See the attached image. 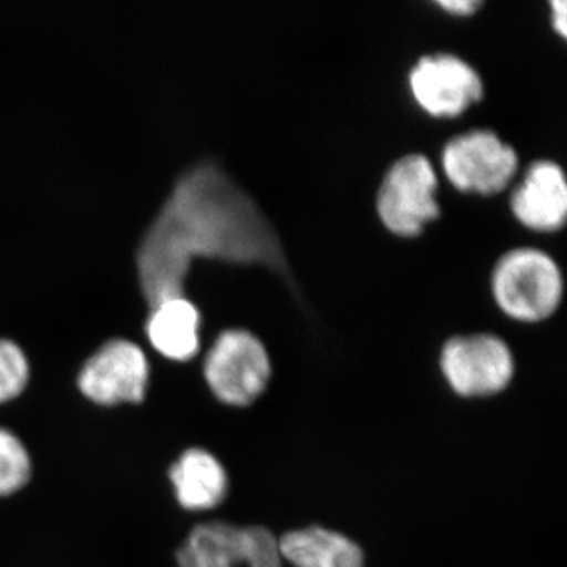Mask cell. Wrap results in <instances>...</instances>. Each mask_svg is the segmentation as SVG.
I'll return each mask as SVG.
<instances>
[{
	"instance_id": "10",
	"label": "cell",
	"mask_w": 567,
	"mask_h": 567,
	"mask_svg": "<svg viewBox=\"0 0 567 567\" xmlns=\"http://www.w3.org/2000/svg\"><path fill=\"white\" fill-rule=\"evenodd\" d=\"M509 212L522 227L536 234H555L567 221V178L554 159L528 164L509 197Z\"/></svg>"
},
{
	"instance_id": "8",
	"label": "cell",
	"mask_w": 567,
	"mask_h": 567,
	"mask_svg": "<svg viewBox=\"0 0 567 567\" xmlns=\"http://www.w3.org/2000/svg\"><path fill=\"white\" fill-rule=\"evenodd\" d=\"M442 371L447 383L465 398L505 390L514 375V358L498 336H454L442 349Z\"/></svg>"
},
{
	"instance_id": "4",
	"label": "cell",
	"mask_w": 567,
	"mask_h": 567,
	"mask_svg": "<svg viewBox=\"0 0 567 567\" xmlns=\"http://www.w3.org/2000/svg\"><path fill=\"white\" fill-rule=\"evenodd\" d=\"M443 175L457 193L494 197L516 181L520 158L494 130L476 128L451 137L440 156Z\"/></svg>"
},
{
	"instance_id": "2",
	"label": "cell",
	"mask_w": 567,
	"mask_h": 567,
	"mask_svg": "<svg viewBox=\"0 0 567 567\" xmlns=\"http://www.w3.org/2000/svg\"><path fill=\"white\" fill-rule=\"evenodd\" d=\"M491 292L503 315L522 323H539L558 311L565 276L554 256L536 246H516L496 259Z\"/></svg>"
},
{
	"instance_id": "3",
	"label": "cell",
	"mask_w": 567,
	"mask_h": 567,
	"mask_svg": "<svg viewBox=\"0 0 567 567\" xmlns=\"http://www.w3.org/2000/svg\"><path fill=\"white\" fill-rule=\"evenodd\" d=\"M439 173L424 153H405L390 164L375 194V213L388 234L413 240L442 218Z\"/></svg>"
},
{
	"instance_id": "14",
	"label": "cell",
	"mask_w": 567,
	"mask_h": 567,
	"mask_svg": "<svg viewBox=\"0 0 567 567\" xmlns=\"http://www.w3.org/2000/svg\"><path fill=\"white\" fill-rule=\"evenodd\" d=\"M31 477V458L17 435L0 427V496L11 495Z\"/></svg>"
},
{
	"instance_id": "5",
	"label": "cell",
	"mask_w": 567,
	"mask_h": 567,
	"mask_svg": "<svg viewBox=\"0 0 567 567\" xmlns=\"http://www.w3.org/2000/svg\"><path fill=\"white\" fill-rule=\"evenodd\" d=\"M204 375L213 394L224 404L249 405L267 388L270 357L251 331L230 328L219 333L208 350Z\"/></svg>"
},
{
	"instance_id": "7",
	"label": "cell",
	"mask_w": 567,
	"mask_h": 567,
	"mask_svg": "<svg viewBox=\"0 0 567 567\" xmlns=\"http://www.w3.org/2000/svg\"><path fill=\"white\" fill-rule=\"evenodd\" d=\"M178 567H282L268 529L210 522L197 525L177 554Z\"/></svg>"
},
{
	"instance_id": "12",
	"label": "cell",
	"mask_w": 567,
	"mask_h": 567,
	"mask_svg": "<svg viewBox=\"0 0 567 567\" xmlns=\"http://www.w3.org/2000/svg\"><path fill=\"white\" fill-rule=\"evenodd\" d=\"M178 503L188 511H208L221 505L229 488L226 470L208 451H185L169 472Z\"/></svg>"
},
{
	"instance_id": "6",
	"label": "cell",
	"mask_w": 567,
	"mask_h": 567,
	"mask_svg": "<svg viewBox=\"0 0 567 567\" xmlns=\"http://www.w3.org/2000/svg\"><path fill=\"white\" fill-rule=\"evenodd\" d=\"M413 102L429 117L450 121L483 102L486 84L480 71L453 52L421 55L409 71Z\"/></svg>"
},
{
	"instance_id": "17",
	"label": "cell",
	"mask_w": 567,
	"mask_h": 567,
	"mask_svg": "<svg viewBox=\"0 0 567 567\" xmlns=\"http://www.w3.org/2000/svg\"><path fill=\"white\" fill-rule=\"evenodd\" d=\"M548 18H550V25L554 28L555 33L561 40L567 37V3L565 0H550L548 2Z\"/></svg>"
},
{
	"instance_id": "13",
	"label": "cell",
	"mask_w": 567,
	"mask_h": 567,
	"mask_svg": "<svg viewBox=\"0 0 567 567\" xmlns=\"http://www.w3.org/2000/svg\"><path fill=\"white\" fill-rule=\"evenodd\" d=\"M295 567H364L363 550L341 533L320 527L287 533L278 543Z\"/></svg>"
},
{
	"instance_id": "1",
	"label": "cell",
	"mask_w": 567,
	"mask_h": 567,
	"mask_svg": "<svg viewBox=\"0 0 567 567\" xmlns=\"http://www.w3.org/2000/svg\"><path fill=\"white\" fill-rule=\"evenodd\" d=\"M259 219L252 204L212 163H200L175 182L173 192L142 235L136 251L140 287L148 308L185 295L196 257L254 259Z\"/></svg>"
},
{
	"instance_id": "16",
	"label": "cell",
	"mask_w": 567,
	"mask_h": 567,
	"mask_svg": "<svg viewBox=\"0 0 567 567\" xmlns=\"http://www.w3.org/2000/svg\"><path fill=\"white\" fill-rule=\"evenodd\" d=\"M434 6L442 13L450 14V17L468 18L481 11L484 2H481V0H439V2H434Z\"/></svg>"
},
{
	"instance_id": "9",
	"label": "cell",
	"mask_w": 567,
	"mask_h": 567,
	"mask_svg": "<svg viewBox=\"0 0 567 567\" xmlns=\"http://www.w3.org/2000/svg\"><path fill=\"white\" fill-rule=\"evenodd\" d=\"M151 364L144 350L128 339H110L82 365L78 385L100 405L140 404L147 393Z\"/></svg>"
},
{
	"instance_id": "15",
	"label": "cell",
	"mask_w": 567,
	"mask_h": 567,
	"mask_svg": "<svg viewBox=\"0 0 567 567\" xmlns=\"http://www.w3.org/2000/svg\"><path fill=\"white\" fill-rule=\"evenodd\" d=\"M29 361L17 342L0 339V404L20 395L28 385Z\"/></svg>"
},
{
	"instance_id": "11",
	"label": "cell",
	"mask_w": 567,
	"mask_h": 567,
	"mask_svg": "<svg viewBox=\"0 0 567 567\" xmlns=\"http://www.w3.org/2000/svg\"><path fill=\"white\" fill-rule=\"evenodd\" d=\"M199 308L186 295L166 298L148 308L145 334L151 344L174 361H188L199 352Z\"/></svg>"
}]
</instances>
